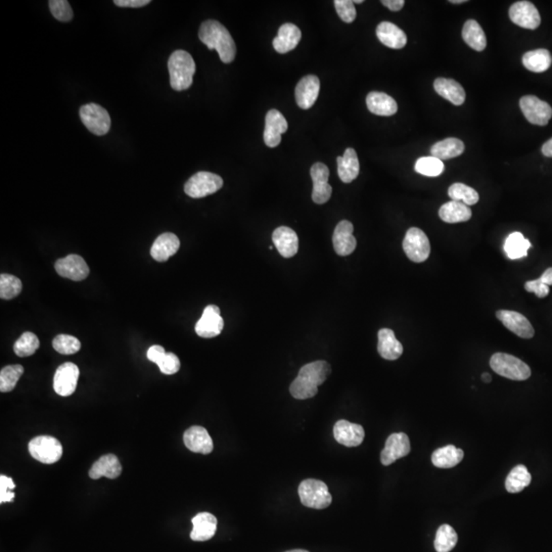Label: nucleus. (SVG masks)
<instances>
[{"label":"nucleus","instance_id":"43","mask_svg":"<svg viewBox=\"0 0 552 552\" xmlns=\"http://www.w3.org/2000/svg\"><path fill=\"white\" fill-rule=\"evenodd\" d=\"M414 170L421 175L437 177L444 172V163L433 155L419 158L415 163Z\"/></svg>","mask_w":552,"mask_h":552},{"label":"nucleus","instance_id":"6","mask_svg":"<svg viewBox=\"0 0 552 552\" xmlns=\"http://www.w3.org/2000/svg\"><path fill=\"white\" fill-rule=\"evenodd\" d=\"M28 448L31 456L41 464H55L63 455V446L59 440L51 436H39L34 438L31 440Z\"/></svg>","mask_w":552,"mask_h":552},{"label":"nucleus","instance_id":"4","mask_svg":"<svg viewBox=\"0 0 552 552\" xmlns=\"http://www.w3.org/2000/svg\"><path fill=\"white\" fill-rule=\"evenodd\" d=\"M490 366L498 375L512 381H526L531 377L528 364L506 353H495L490 359Z\"/></svg>","mask_w":552,"mask_h":552},{"label":"nucleus","instance_id":"12","mask_svg":"<svg viewBox=\"0 0 552 552\" xmlns=\"http://www.w3.org/2000/svg\"><path fill=\"white\" fill-rule=\"evenodd\" d=\"M510 18L514 24L535 30L541 24V16L536 6L530 1H518L510 8Z\"/></svg>","mask_w":552,"mask_h":552},{"label":"nucleus","instance_id":"58","mask_svg":"<svg viewBox=\"0 0 552 552\" xmlns=\"http://www.w3.org/2000/svg\"><path fill=\"white\" fill-rule=\"evenodd\" d=\"M450 2H451V3H456V4L464 3V2H466V0H450Z\"/></svg>","mask_w":552,"mask_h":552},{"label":"nucleus","instance_id":"48","mask_svg":"<svg viewBox=\"0 0 552 552\" xmlns=\"http://www.w3.org/2000/svg\"><path fill=\"white\" fill-rule=\"evenodd\" d=\"M335 8L342 21L345 23H352L356 18V10L354 2L351 0H335Z\"/></svg>","mask_w":552,"mask_h":552},{"label":"nucleus","instance_id":"20","mask_svg":"<svg viewBox=\"0 0 552 552\" xmlns=\"http://www.w3.org/2000/svg\"><path fill=\"white\" fill-rule=\"evenodd\" d=\"M288 122L277 110H271L265 119L264 141L269 147H276L281 141V136L288 130Z\"/></svg>","mask_w":552,"mask_h":552},{"label":"nucleus","instance_id":"35","mask_svg":"<svg viewBox=\"0 0 552 552\" xmlns=\"http://www.w3.org/2000/svg\"><path fill=\"white\" fill-rule=\"evenodd\" d=\"M464 143L460 139L449 138L436 142L431 147V153L433 157L443 161L458 157L464 153Z\"/></svg>","mask_w":552,"mask_h":552},{"label":"nucleus","instance_id":"25","mask_svg":"<svg viewBox=\"0 0 552 552\" xmlns=\"http://www.w3.org/2000/svg\"><path fill=\"white\" fill-rule=\"evenodd\" d=\"M301 38L300 29L292 23H286L280 27L277 36L273 39V47L278 53H286L296 49Z\"/></svg>","mask_w":552,"mask_h":552},{"label":"nucleus","instance_id":"38","mask_svg":"<svg viewBox=\"0 0 552 552\" xmlns=\"http://www.w3.org/2000/svg\"><path fill=\"white\" fill-rule=\"evenodd\" d=\"M551 64L552 57L547 49H535L523 55V65L531 72H545L551 68Z\"/></svg>","mask_w":552,"mask_h":552},{"label":"nucleus","instance_id":"22","mask_svg":"<svg viewBox=\"0 0 552 552\" xmlns=\"http://www.w3.org/2000/svg\"><path fill=\"white\" fill-rule=\"evenodd\" d=\"M186 447L195 453L210 454L213 451V441L205 427L194 425L184 433Z\"/></svg>","mask_w":552,"mask_h":552},{"label":"nucleus","instance_id":"19","mask_svg":"<svg viewBox=\"0 0 552 552\" xmlns=\"http://www.w3.org/2000/svg\"><path fill=\"white\" fill-rule=\"evenodd\" d=\"M354 226L348 220H343L336 226L333 236L334 248L339 256L346 257L354 252L357 240L353 236Z\"/></svg>","mask_w":552,"mask_h":552},{"label":"nucleus","instance_id":"59","mask_svg":"<svg viewBox=\"0 0 552 552\" xmlns=\"http://www.w3.org/2000/svg\"><path fill=\"white\" fill-rule=\"evenodd\" d=\"M286 552H309V551H303V549H294V551H290Z\"/></svg>","mask_w":552,"mask_h":552},{"label":"nucleus","instance_id":"31","mask_svg":"<svg viewBox=\"0 0 552 552\" xmlns=\"http://www.w3.org/2000/svg\"><path fill=\"white\" fill-rule=\"evenodd\" d=\"M377 351L386 360H397L403 354V346L396 339L392 329H381L379 331Z\"/></svg>","mask_w":552,"mask_h":552},{"label":"nucleus","instance_id":"9","mask_svg":"<svg viewBox=\"0 0 552 552\" xmlns=\"http://www.w3.org/2000/svg\"><path fill=\"white\" fill-rule=\"evenodd\" d=\"M403 250L408 259L415 263L427 260L431 254V244L427 234L419 228H410L404 238Z\"/></svg>","mask_w":552,"mask_h":552},{"label":"nucleus","instance_id":"37","mask_svg":"<svg viewBox=\"0 0 552 552\" xmlns=\"http://www.w3.org/2000/svg\"><path fill=\"white\" fill-rule=\"evenodd\" d=\"M462 38L464 42L475 51H483L487 47L485 32L477 21L468 20L464 23Z\"/></svg>","mask_w":552,"mask_h":552},{"label":"nucleus","instance_id":"57","mask_svg":"<svg viewBox=\"0 0 552 552\" xmlns=\"http://www.w3.org/2000/svg\"><path fill=\"white\" fill-rule=\"evenodd\" d=\"M482 379L484 381H485V383L488 384L490 383V381H491L492 377L491 375H489V373H483Z\"/></svg>","mask_w":552,"mask_h":552},{"label":"nucleus","instance_id":"33","mask_svg":"<svg viewBox=\"0 0 552 552\" xmlns=\"http://www.w3.org/2000/svg\"><path fill=\"white\" fill-rule=\"evenodd\" d=\"M473 212L471 208L462 202L446 203L440 208L439 216L446 223H460L466 222L472 218Z\"/></svg>","mask_w":552,"mask_h":552},{"label":"nucleus","instance_id":"27","mask_svg":"<svg viewBox=\"0 0 552 552\" xmlns=\"http://www.w3.org/2000/svg\"><path fill=\"white\" fill-rule=\"evenodd\" d=\"M122 466L117 456L114 454H107L101 456L97 462L93 464L89 471V477L93 480H99L101 477L109 479H116L121 475Z\"/></svg>","mask_w":552,"mask_h":552},{"label":"nucleus","instance_id":"28","mask_svg":"<svg viewBox=\"0 0 552 552\" xmlns=\"http://www.w3.org/2000/svg\"><path fill=\"white\" fill-rule=\"evenodd\" d=\"M366 105L371 113L384 117L395 115L398 111V105L395 99L379 91H373L367 95Z\"/></svg>","mask_w":552,"mask_h":552},{"label":"nucleus","instance_id":"30","mask_svg":"<svg viewBox=\"0 0 552 552\" xmlns=\"http://www.w3.org/2000/svg\"><path fill=\"white\" fill-rule=\"evenodd\" d=\"M434 88L438 95L453 105H462L466 101L464 87L453 79L437 78L434 82Z\"/></svg>","mask_w":552,"mask_h":552},{"label":"nucleus","instance_id":"32","mask_svg":"<svg viewBox=\"0 0 552 552\" xmlns=\"http://www.w3.org/2000/svg\"><path fill=\"white\" fill-rule=\"evenodd\" d=\"M337 163L338 174L344 184H350L356 179L360 171V165L354 149H347L343 157L337 158Z\"/></svg>","mask_w":552,"mask_h":552},{"label":"nucleus","instance_id":"26","mask_svg":"<svg viewBox=\"0 0 552 552\" xmlns=\"http://www.w3.org/2000/svg\"><path fill=\"white\" fill-rule=\"evenodd\" d=\"M377 36L386 47L393 49H401L407 43V36L403 30L393 23L381 22L377 27Z\"/></svg>","mask_w":552,"mask_h":552},{"label":"nucleus","instance_id":"21","mask_svg":"<svg viewBox=\"0 0 552 552\" xmlns=\"http://www.w3.org/2000/svg\"><path fill=\"white\" fill-rule=\"evenodd\" d=\"M334 436L338 443L346 447H357L364 440V429L357 423L339 421L334 427Z\"/></svg>","mask_w":552,"mask_h":552},{"label":"nucleus","instance_id":"40","mask_svg":"<svg viewBox=\"0 0 552 552\" xmlns=\"http://www.w3.org/2000/svg\"><path fill=\"white\" fill-rule=\"evenodd\" d=\"M458 536L449 525H442L438 529L435 539V549L437 552H449L457 544Z\"/></svg>","mask_w":552,"mask_h":552},{"label":"nucleus","instance_id":"17","mask_svg":"<svg viewBox=\"0 0 552 552\" xmlns=\"http://www.w3.org/2000/svg\"><path fill=\"white\" fill-rule=\"evenodd\" d=\"M496 317L503 323L506 329L523 339L534 337L535 331L527 317L516 311L498 310Z\"/></svg>","mask_w":552,"mask_h":552},{"label":"nucleus","instance_id":"52","mask_svg":"<svg viewBox=\"0 0 552 552\" xmlns=\"http://www.w3.org/2000/svg\"><path fill=\"white\" fill-rule=\"evenodd\" d=\"M165 355H166V351L165 349L163 348V347L159 345H155L151 346V348L149 349V351H147V359H149V361H151V362L158 364V363H159L160 361L162 360V358H163V357L165 356Z\"/></svg>","mask_w":552,"mask_h":552},{"label":"nucleus","instance_id":"13","mask_svg":"<svg viewBox=\"0 0 552 552\" xmlns=\"http://www.w3.org/2000/svg\"><path fill=\"white\" fill-rule=\"evenodd\" d=\"M80 371L72 362H66L59 366L53 377V389L58 395L68 397L74 393L78 384Z\"/></svg>","mask_w":552,"mask_h":552},{"label":"nucleus","instance_id":"46","mask_svg":"<svg viewBox=\"0 0 552 552\" xmlns=\"http://www.w3.org/2000/svg\"><path fill=\"white\" fill-rule=\"evenodd\" d=\"M53 349L60 354L72 355L78 352L81 348L80 341L70 335H59L53 339Z\"/></svg>","mask_w":552,"mask_h":552},{"label":"nucleus","instance_id":"41","mask_svg":"<svg viewBox=\"0 0 552 552\" xmlns=\"http://www.w3.org/2000/svg\"><path fill=\"white\" fill-rule=\"evenodd\" d=\"M448 196L452 201L462 202L466 206H473L479 202L478 192L470 186L464 184H454L448 190Z\"/></svg>","mask_w":552,"mask_h":552},{"label":"nucleus","instance_id":"54","mask_svg":"<svg viewBox=\"0 0 552 552\" xmlns=\"http://www.w3.org/2000/svg\"><path fill=\"white\" fill-rule=\"evenodd\" d=\"M381 4L392 12H399L403 8L405 1L404 0H383Z\"/></svg>","mask_w":552,"mask_h":552},{"label":"nucleus","instance_id":"45","mask_svg":"<svg viewBox=\"0 0 552 552\" xmlns=\"http://www.w3.org/2000/svg\"><path fill=\"white\" fill-rule=\"evenodd\" d=\"M22 281L14 275H0V298L2 300H12L22 292Z\"/></svg>","mask_w":552,"mask_h":552},{"label":"nucleus","instance_id":"55","mask_svg":"<svg viewBox=\"0 0 552 552\" xmlns=\"http://www.w3.org/2000/svg\"><path fill=\"white\" fill-rule=\"evenodd\" d=\"M540 280L547 286H552V267L544 271V273L541 275Z\"/></svg>","mask_w":552,"mask_h":552},{"label":"nucleus","instance_id":"5","mask_svg":"<svg viewBox=\"0 0 552 552\" xmlns=\"http://www.w3.org/2000/svg\"><path fill=\"white\" fill-rule=\"evenodd\" d=\"M299 496L303 505L314 510L329 507L333 501L327 484L314 479L303 481L299 486Z\"/></svg>","mask_w":552,"mask_h":552},{"label":"nucleus","instance_id":"39","mask_svg":"<svg viewBox=\"0 0 552 552\" xmlns=\"http://www.w3.org/2000/svg\"><path fill=\"white\" fill-rule=\"evenodd\" d=\"M532 481V476L526 466L520 464L512 468L505 480V488L510 493H520L528 487Z\"/></svg>","mask_w":552,"mask_h":552},{"label":"nucleus","instance_id":"56","mask_svg":"<svg viewBox=\"0 0 552 552\" xmlns=\"http://www.w3.org/2000/svg\"><path fill=\"white\" fill-rule=\"evenodd\" d=\"M542 153L545 157L552 158V138L543 145Z\"/></svg>","mask_w":552,"mask_h":552},{"label":"nucleus","instance_id":"14","mask_svg":"<svg viewBox=\"0 0 552 552\" xmlns=\"http://www.w3.org/2000/svg\"><path fill=\"white\" fill-rule=\"evenodd\" d=\"M224 327V321L220 315L219 307L216 305H209L205 308L202 317L197 323V335L204 339H212L221 334Z\"/></svg>","mask_w":552,"mask_h":552},{"label":"nucleus","instance_id":"60","mask_svg":"<svg viewBox=\"0 0 552 552\" xmlns=\"http://www.w3.org/2000/svg\"><path fill=\"white\" fill-rule=\"evenodd\" d=\"M354 3H362L363 0H355Z\"/></svg>","mask_w":552,"mask_h":552},{"label":"nucleus","instance_id":"10","mask_svg":"<svg viewBox=\"0 0 552 552\" xmlns=\"http://www.w3.org/2000/svg\"><path fill=\"white\" fill-rule=\"evenodd\" d=\"M520 107L526 119L531 124L545 126L552 117V108L547 101L534 95H525L520 99Z\"/></svg>","mask_w":552,"mask_h":552},{"label":"nucleus","instance_id":"42","mask_svg":"<svg viewBox=\"0 0 552 552\" xmlns=\"http://www.w3.org/2000/svg\"><path fill=\"white\" fill-rule=\"evenodd\" d=\"M24 373L22 365H8L0 371V391L2 393L12 392Z\"/></svg>","mask_w":552,"mask_h":552},{"label":"nucleus","instance_id":"3","mask_svg":"<svg viewBox=\"0 0 552 552\" xmlns=\"http://www.w3.org/2000/svg\"><path fill=\"white\" fill-rule=\"evenodd\" d=\"M168 70L170 74V84L174 90L184 91L192 86L196 72V64L188 51H174L168 61Z\"/></svg>","mask_w":552,"mask_h":552},{"label":"nucleus","instance_id":"2","mask_svg":"<svg viewBox=\"0 0 552 552\" xmlns=\"http://www.w3.org/2000/svg\"><path fill=\"white\" fill-rule=\"evenodd\" d=\"M199 38L209 49H215L224 64L234 61L236 47L229 31L218 21L208 20L201 25Z\"/></svg>","mask_w":552,"mask_h":552},{"label":"nucleus","instance_id":"34","mask_svg":"<svg viewBox=\"0 0 552 552\" xmlns=\"http://www.w3.org/2000/svg\"><path fill=\"white\" fill-rule=\"evenodd\" d=\"M464 451L453 445L439 448L431 455L434 466L440 468H451L464 460Z\"/></svg>","mask_w":552,"mask_h":552},{"label":"nucleus","instance_id":"49","mask_svg":"<svg viewBox=\"0 0 552 552\" xmlns=\"http://www.w3.org/2000/svg\"><path fill=\"white\" fill-rule=\"evenodd\" d=\"M160 371L164 375H171L178 373L180 369V360L174 353H166L165 356L158 363Z\"/></svg>","mask_w":552,"mask_h":552},{"label":"nucleus","instance_id":"11","mask_svg":"<svg viewBox=\"0 0 552 552\" xmlns=\"http://www.w3.org/2000/svg\"><path fill=\"white\" fill-rule=\"evenodd\" d=\"M310 174L313 181V202L318 205L325 204L333 194V188L329 184V168L318 162L311 167Z\"/></svg>","mask_w":552,"mask_h":552},{"label":"nucleus","instance_id":"1","mask_svg":"<svg viewBox=\"0 0 552 552\" xmlns=\"http://www.w3.org/2000/svg\"><path fill=\"white\" fill-rule=\"evenodd\" d=\"M331 373V365L327 361H314L304 365L290 385V394L299 400L314 397L318 393L319 386L327 381Z\"/></svg>","mask_w":552,"mask_h":552},{"label":"nucleus","instance_id":"29","mask_svg":"<svg viewBox=\"0 0 552 552\" xmlns=\"http://www.w3.org/2000/svg\"><path fill=\"white\" fill-rule=\"evenodd\" d=\"M192 528L190 538L194 541L210 540L217 530V518L209 512H201L192 520Z\"/></svg>","mask_w":552,"mask_h":552},{"label":"nucleus","instance_id":"15","mask_svg":"<svg viewBox=\"0 0 552 552\" xmlns=\"http://www.w3.org/2000/svg\"><path fill=\"white\" fill-rule=\"evenodd\" d=\"M410 452V438L404 433L392 434L386 442L385 448L381 453V462L384 466L392 464Z\"/></svg>","mask_w":552,"mask_h":552},{"label":"nucleus","instance_id":"18","mask_svg":"<svg viewBox=\"0 0 552 552\" xmlns=\"http://www.w3.org/2000/svg\"><path fill=\"white\" fill-rule=\"evenodd\" d=\"M55 267L58 275L74 281H81L89 275L88 265L79 255L72 254L65 258L59 259L55 262Z\"/></svg>","mask_w":552,"mask_h":552},{"label":"nucleus","instance_id":"51","mask_svg":"<svg viewBox=\"0 0 552 552\" xmlns=\"http://www.w3.org/2000/svg\"><path fill=\"white\" fill-rule=\"evenodd\" d=\"M525 288H526L527 292H534L538 298L541 299L545 298L549 294V286L543 284L540 278L527 281L526 284H525Z\"/></svg>","mask_w":552,"mask_h":552},{"label":"nucleus","instance_id":"50","mask_svg":"<svg viewBox=\"0 0 552 552\" xmlns=\"http://www.w3.org/2000/svg\"><path fill=\"white\" fill-rule=\"evenodd\" d=\"M16 488L12 479L1 475L0 476V503L14 501V493L12 490Z\"/></svg>","mask_w":552,"mask_h":552},{"label":"nucleus","instance_id":"36","mask_svg":"<svg viewBox=\"0 0 552 552\" xmlns=\"http://www.w3.org/2000/svg\"><path fill=\"white\" fill-rule=\"evenodd\" d=\"M532 247L530 240L520 232H512L504 242V252L510 260H518L528 256L529 249Z\"/></svg>","mask_w":552,"mask_h":552},{"label":"nucleus","instance_id":"47","mask_svg":"<svg viewBox=\"0 0 552 552\" xmlns=\"http://www.w3.org/2000/svg\"><path fill=\"white\" fill-rule=\"evenodd\" d=\"M51 14L61 22H70L73 18V10L67 0H51L49 2Z\"/></svg>","mask_w":552,"mask_h":552},{"label":"nucleus","instance_id":"8","mask_svg":"<svg viewBox=\"0 0 552 552\" xmlns=\"http://www.w3.org/2000/svg\"><path fill=\"white\" fill-rule=\"evenodd\" d=\"M80 118L85 127L95 136H105L111 129V117L107 110L91 103L80 108Z\"/></svg>","mask_w":552,"mask_h":552},{"label":"nucleus","instance_id":"23","mask_svg":"<svg viewBox=\"0 0 552 552\" xmlns=\"http://www.w3.org/2000/svg\"><path fill=\"white\" fill-rule=\"evenodd\" d=\"M273 244L284 258H292L298 253L299 238L296 231L286 226L276 228L273 234Z\"/></svg>","mask_w":552,"mask_h":552},{"label":"nucleus","instance_id":"7","mask_svg":"<svg viewBox=\"0 0 552 552\" xmlns=\"http://www.w3.org/2000/svg\"><path fill=\"white\" fill-rule=\"evenodd\" d=\"M223 186V179L217 174L201 171L192 175L184 186V192L190 198L201 199L215 194Z\"/></svg>","mask_w":552,"mask_h":552},{"label":"nucleus","instance_id":"16","mask_svg":"<svg viewBox=\"0 0 552 552\" xmlns=\"http://www.w3.org/2000/svg\"><path fill=\"white\" fill-rule=\"evenodd\" d=\"M321 90V81L314 75L303 77L296 86L297 105L302 110H309L316 103Z\"/></svg>","mask_w":552,"mask_h":552},{"label":"nucleus","instance_id":"53","mask_svg":"<svg viewBox=\"0 0 552 552\" xmlns=\"http://www.w3.org/2000/svg\"><path fill=\"white\" fill-rule=\"evenodd\" d=\"M114 3L120 8H138L151 3L149 0H115Z\"/></svg>","mask_w":552,"mask_h":552},{"label":"nucleus","instance_id":"24","mask_svg":"<svg viewBox=\"0 0 552 552\" xmlns=\"http://www.w3.org/2000/svg\"><path fill=\"white\" fill-rule=\"evenodd\" d=\"M180 248V240L177 236L171 232H165L158 236L151 249V255L158 262H166L170 257L177 253Z\"/></svg>","mask_w":552,"mask_h":552},{"label":"nucleus","instance_id":"44","mask_svg":"<svg viewBox=\"0 0 552 552\" xmlns=\"http://www.w3.org/2000/svg\"><path fill=\"white\" fill-rule=\"evenodd\" d=\"M39 345L40 343L37 336L31 331H26L14 343V351L18 357H29L36 352Z\"/></svg>","mask_w":552,"mask_h":552}]
</instances>
